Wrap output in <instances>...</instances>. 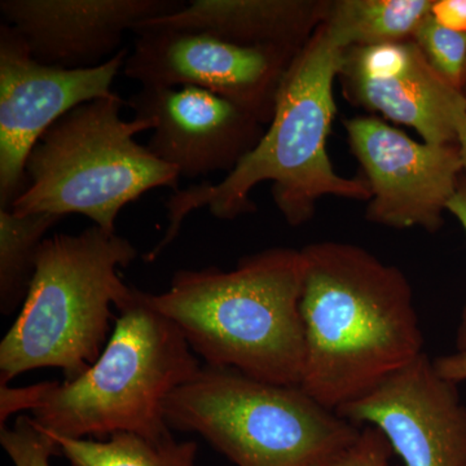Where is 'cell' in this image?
I'll use <instances>...</instances> for the list:
<instances>
[{
  "label": "cell",
  "mask_w": 466,
  "mask_h": 466,
  "mask_svg": "<svg viewBox=\"0 0 466 466\" xmlns=\"http://www.w3.org/2000/svg\"><path fill=\"white\" fill-rule=\"evenodd\" d=\"M300 388L337 410L424 354L413 290L398 267L341 241L303 248Z\"/></svg>",
  "instance_id": "1"
},
{
  "label": "cell",
  "mask_w": 466,
  "mask_h": 466,
  "mask_svg": "<svg viewBox=\"0 0 466 466\" xmlns=\"http://www.w3.org/2000/svg\"><path fill=\"white\" fill-rule=\"evenodd\" d=\"M343 54L345 50L337 47L319 24L284 73L274 116L256 148L222 182L196 184L171 193L165 204L167 233L146 254L147 262L161 256L192 211L208 208L214 217L228 220L253 211L250 192L263 182L272 183L275 205L294 227L309 222L325 196L370 200L366 179L337 174L327 152L337 109L333 84L341 72Z\"/></svg>",
  "instance_id": "2"
},
{
  "label": "cell",
  "mask_w": 466,
  "mask_h": 466,
  "mask_svg": "<svg viewBox=\"0 0 466 466\" xmlns=\"http://www.w3.org/2000/svg\"><path fill=\"white\" fill-rule=\"evenodd\" d=\"M303 268L302 251L272 248L244 257L232 271L180 269L167 290L148 299L207 366L300 386Z\"/></svg>",
  "instance_id": "3"
},
{
  "label": "cell",
  "mask_w": 466,
  "mask_h": 466,
  "mask_svg": "<svg viewBox=\"0 0 466 466\" xmlns=\"http://www.w3.org/2000/svg\"><path fill=\"white\" fill-rule=\"evenodd\" d=\"M201 363L179 328L131 287L100 357L75 380L39 383L32 419L58 437H170L165 403Z\"/></svg>",
  "instance_id": "4"
},
{
  "label": "cell",
  "mask_w": 466,
  "mask_h": 466,
  "mask_svg": "<svg viewBox=\"0 0 466 466\" xmlns=\"http://www.w3.org/2000/svg\"><path fill=\"white\" fill-rule=\"evenodd\" d=\"M137 258L127 238L94 225L46 238L26 299L0 342V385L42 368L63 370L66 381L88 370L131 290L118 268Z\"/></svg>",
  "instance_id": "5"
},
{
  "label": "cell",
  "mask_w": 466,
  "mask_h": 466,
  "mask_svg": "<svg viewBox=\"0 0 466 466\" xmlns=\"http://www.w3.org/2000/svg\"><path fill=\"white\" fill-rule=\"evenodd\" d=\"M113 94L82 104L52 126L26 159V187L9 210L16 216L79 214L116 232L119 211L155 188L179 191L177 168L135 140L155 130L148 119L125 121Z\"/></svg>",
  "instance_id": "6"
},
{
  "label": "cell",
  "mask_w": 466,
  "mask_h": 466,
  "mask_svg": "<svg viewBox=\"0 0 466 466\" xmlns=\"http://www.w3.org/2000/svg\"><path fill=\"white\" fill-rule=\"evenodd\" d=\"M168 428L198 434L236 466H314L360 429L300 386L201 364L165 403Z\"/></svg>",
  "instance_id": "7"
},
{
  "label": "cell",
  "mask_w": 466,
  "mask_h": 466,
  "mask_svg": "<svg viewBox=\"0 0 466 466\" xmlns=\"http://www.w3.org/2000/svg\"><path fill=\"white\" fill-rule=\"evenodd\" d=\"M127 48L99 66L64 69L30 55L8 24L0 25V208L9 210L26 187L25 165L39 139L76 106L112 96Z\"/></svg>",
  "instance_id": "8"
},
{
  "label": "cell",
  "mask_w": 466,
  "mask_h": 466,
  "mask_svg": "<svg viewBox=\"0 0 466 466\" xmlns=\"http://www.w3.org/2000/svg\"><path fill=\"white\" fill-rule=\"evenodd\" d=\"M297 52L159 30L137 35L124 73L142 87L202 88L238 104L260 122H271L279 86Z\"/></svg>",
  "instance_id": "9"
},
{
  "label": "cell",
  "mask_w": 466,
  "mask_h": 466,
  "mask_svg": "<svg viewBox=\"0 0 466 466\" xmlns=\"http://www.w3.org/2000/svg\"><path fill=\"white\" fill-rule=\"evenodd\" d=\"M345 127L372 195L367 219L438 231L464 174L458 144L419 143L375 116H355Z\"/></svg>",
  "instance_id": "10"
},
{
  "label": "cell",
  "mask_w": 466,
  "mask_h": 466,
  "mask_svg": "<svg viewBox=\"0 0 466 466\" xmlns=\"http://www.w3.org/2000/svg\"><path fill=\"white\" fill-rule=\"evenodd\" d=\"M336 412L381 431L404 466H466V404L425 352Z\"/></svg>",
  "instance_id": "11"
},
{
  "label": "cell",
  "mask_w": 466,
  "mask_h": 466,
  "mask_svg": "<svg viewBox=\"0 0 466 466\" xmlns=\"http://www.w3.org/2000/svg\"><path fill=\"white\" fill-rule=\"evenodd\" d=\"M126 106L155 124L147 148L184 177L231 173L265 135L256 116L192 86L142 87Z\"/></svg>",
  "instance_id": "12"
},
{
  "label": "cell",
  "mask_w": 466,
  "mask_h": 466,
  "mask_svg": "<svg viewBox=\"0 0 466 466\" xmlns=\"http://www.w3.org/2000/svg\"><path fill=\"white\" fill-rule=\"evenodd\" d=\"M184 5L179 0H2L0 12L38 63L87 69L118 54L126 32Z\"/></svg>",
  "instance_id": "13"
},
{
  "label": "cell",
  "mask_w": 466,
  "mask_h": 466,
  "mask_svg": "<svg viewBox=\"0 0 466 466\" xmlns=\"http://www.w3.org/2000/svg\"><path fill=\"white\" fill-rule=\"evenodd\" d=\"M324 12L325 5L299 0H192L174 14L143 21L134 33H202L235 45L299 51Z\"/></svg>",
  "instance_id": "14"
},
{
  "label": "cell",
  "mask_w": 466,
  "mask_h": 466,
  "mask_svg": "<svg viewBox=\"0 0 466 466\" xmlns=\"http://www.w3.org/2000/svg\"><path fill=\"white\" fill-rule=\"evenodd\" d=\"M342 78L352 100L415 128L425 143H459L466 122L465 94L431 66L419 46L400 75L375 81Z\"/></svg>",
  "instance_id": "15"
},
{
  "label": "cell",
  "mask_w": 466,
  "mask_h": 466,
  "mask_svg": "<svg viewBox=\"0 0 466 466\" xmlns=\"http://www.w3.org/2000/svg\"><path fill=\"white\" fill-rule=\"evenodd\" d=\"M433 0H339L325 5L323 26L341 50L406 41Z\"/></svg>",
  "instance_id": "16"
},
{
  "label": "cell",
  "mask_w": 466,
  "mask_h": 466,
  "mask_svg": "<svg viewBox=\"0 0 466 466\" xmlns=\"http://www.w3.org/2000/svg\"><path fill=\"white\" fill-rule=\"evenodd\" d=\"M50 435L70 466H196L198 444L173 435L150 440L135 433H116L106 440Z\"/></svg>",
  "instance_id": "17"
},
{
  "label": "cell",
  "mask_w": 466,
  "mask_h": 466,
  "mask_svg": "<svg viewBox=\"0 0 466 466\" xmlns=\"http://www.w3.org/2000/svg\"><path fill=\"white\" fill-rule=\"evenodd\" d=\"M64 217L50 213L16 216L0 208V309L11 315L26 299L39 248Z\"/></svg>",
  "instance_id": "18"
},
{
  "label": "cell",
  "mask_w": 466,
  "mask_h": 466,
  "mask_svg": "<svg viewBox=\"0 0 466 466\" xmlns=\"http://www.w3.org/2000/svg\"><path fill=\"white\" fill-rule=\"evenodd\" d=\"M412 39L431 66L447 82L462 91L466 69V33L441 25L429 14L417 25Z\"/></svg>",
  "instance_id": "19"
},
{
  "label": "cell",
  "mask_w": 466,
  "mask_h": 466,
  "mask_svg": "<svg viewBox=\"0 0 466 466\" xmlns=\"http://www.w3.org/2000/svg\"><path fill=\"white\" fill-rule=\"evenodd\" d=\"M0 443L15 466H51V459L60 455L55 441L29 416L0 426Z\"/></svg>",
  "instance_id": "20"
},
{
  "label": "cell",
  "mask_w": 466,
  "mask_h": 466,
  "mask_svg": "<svg viewBox=\"0 0 466 466\" xmlns=\"http://www.w3.org/2000/svg\"><path fill=\"white\" fill-rule=\"evenodd\" d=\"M392 453L385 435L367 426L349 446L314 466H390Z\"/></svg>",
  "instance_id": "21"
},
{
  "label": "cell",
  "mask_w": 466,
  "mask_h": 466,
  "mask_svg": "<svg viewBox=\"0 0 466 466\" xmlns=\"http://www.w3.org/2000/svg\"><path fill=\"white\" fill-rule=\"evenodd\" d=\"M431 15L441 25L466 33V0H433Z\"/></svg>",
  "instance_id": "22"
},
{
  "label": "cell",
  "mask_w": 466,
  "mask_h": 466,
  "mask_svg": "<svg viewBox=\"0 0 466 466\" xmlns=\"http://www.w3.org/2000/svg\"><path fill=\"white\" fill-rule=\"evenodd\" d=\"M447 211L458 218L460 225L462 226L466 233V174H462L460 177L458 189H456L452 200L450 201ZM456 351H466V306L462 309L461 320H460L458 332H456Z\"/></svg>",
  "instance_id": "23"
},
{
  "label": "cell",
  "mask_w": 466,
  "mask_h": 466,
  "mask_svg": "<svg viewBox=\"0 0 466 466\" xmlns=\"http://www.w3.org/2000/svg\"><path fill=\"white\" fill-rule=\"evenodd\" d=\"M433 363L438 375L444 380L458 385L466 381V351L438 357L433 359Z\"/></svg>",
  "instance_id": "24"
},
{
  "label": "cell",
  "mask_w": 466,
  "mask_h": 466,
  "mask_svg": "<svg viewBox=\"0 0 466 466\" xmlns=\"http://www.w3.org/2000/svg\"><path fill=\"white\" fill-rule=\"evenodd\" d=\"M458 146L460 149V156H461L462 167H464V173H466V122L461 134H460Z\"/></svg>",
  "instance_id": "25"
},
{
  "label": "cell",
  "mask_w": 466,
  "mask_h": 466,
  "mask_svg": "<svg viewBox=\"0 0 466 466\" xmlns=\"http://www.w3.org/2000/svg\"><path fill=\"white\" fill-rule=\"evenodd\" d=\"M462 92H464L466 96V69H465V76H464V85H462Z\"/></svg>",
  "instance_id": "26"
}]
</instances>
